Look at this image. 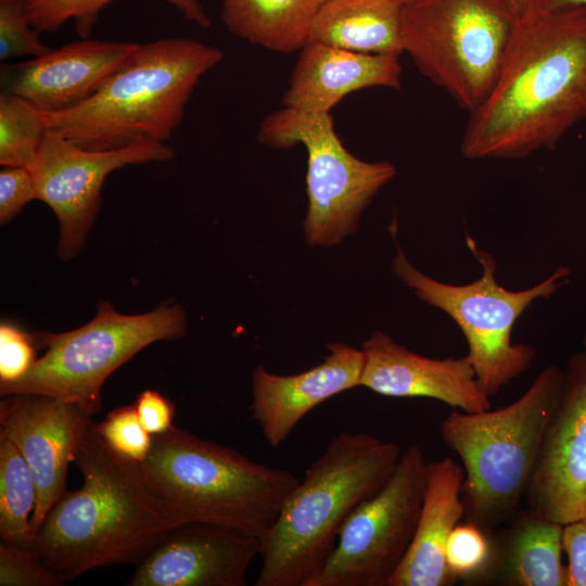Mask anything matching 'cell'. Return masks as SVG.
Returning <instances> with one entry per match:
<instances>
[{
  "instance_id": "obj_33",
  "label": "cell",
  "mask_w": 586,
  "mask_h": 586,
  "mask_svg": "<svg viewBox=\"0 0 586 586\" xmlns=\"http://www.w3.org/2000/svg\"><path fill=\"white\" fill-rule=\"evenodd\" d=\"M562 547L568 557L566 586H586V521L563 525Z\"/></svg>"
},
{
  "instance_id": "obj_9",
  "label": "cell",
  "mask_w": 586,
  "mask_h": 586,
  "mask_svg": "<svg viewBox=\"0 0 586 586\" xmlns=\"http://www.w3.org/2000/svg\"><path fill=\"white\" fill-rule=\"evenodd\" d=\"M467 244L483 269L481 278L471 283L455 285L430 278L399 247L392 269L422 302L443 310L458 324L476 379L491 397L530 369L536 355L532 346L512 343L515 321L534 301L551 296L570 270L560 266L530 289L509 291L496 281L495 259L479 250L472 238H467Z\"/></svg>"
},
{
  "instance_id": "obj_28",
  "label": "cell",
  "mask_w": 586,
  "mask_h": 586,
  "mask_svg": "<svg viewBox=\"0 0 586 586\" xmlns=\"http://www.w3.org/2000/svg\"><path fill=\"white\" fill-rule=\"evenodd\" d=\"M94 426L107 445L119 455L140 463L146 458L152 434L142 425L135 404L112 410Z\"/></svg>"
},
{
  "instance_id": "obj_4",
  "label": "cell",
  "mask_w": 586,
  "mask_h": 586,
  "mask_svg": "<svg viewBox=\"0 0 586 586\" xmlns=\"http://www.w3.org/2000/svg\"><path fill=\"white\" fill-rule=\"evenodd\" d=\"M224 52L189 38L140 44L85 102L44 113L47 129L90 150L168 139L200 79Z\"/></svg>"
},
{
  "instance_id": "obj_26",
  "label": "cell",
  "mask_w": 586,
  "mask_h": 586,
  "mask_svg": "<svg viewBox=\"0 0 586 586\" xmlns=\"http://www.w3.org/2000/svg\"><path fill=\"white\" fill-rule=\"evenodd\" d=\"M44 113L20 95L0 94V164L29 167L47 133Z\"/></svg>"
},
{
  "instance_id": "obj_29",
  "label": "cell",
  "mask_w": 586,
  "mask_h": 586,
  "mask_svg": "<svg viewBox=\"0 0 586 586\" xmlns=\"http://www.w3.org/2000/svg\"><path fill=\"white\" fill-rule=\"evenodd\" d=\"M26 17L24 0H0V59L41 56L51 51Z\"/></svg>"
},
{
  "instance_id": "obj_32",
  "label": "cell",
  "mask_w": 586,
  "mask_h": 586,
  "mask_svg": "<svg viewBox=\"0 0 586 586\" xmlns=\"http://www.w3.org/2000/svg\"><path fill=\"white\" fill-rule=\"evenodd\" d=\"M36 199V189L28 167H4L0 171V222L7 224Z\"/></svg>"
},
{
  "instance_id": "obj_10",
  "label": "cell",
  "mask_w": 586,
  "mask_h": 586,
  "mask_svg": "<svg viewBox=\"0 0 586 586\" xmlns=\"http://www.w3.org/2000/svg\"><path fill=\"white\" fill-rule=\"evenodd\" d=\"M257 140L275 149L296 144L306 149L304 233L309 245L331 246L355 232L362 211L396 174L391 162H367L353 155L339 138L331 113L283 106L262 120Z\"/></svg>"
},
{
  "instance_id": "obj_18",
  "label": "cell",
  "mask_w": 586,
  "mask_h": 586,
  "mask_svg": "<svg viewBox=\"0 0 586 586\" xmlns=\"http://www.w3.org/2000/svg\"><path fill=\"white\" fill-rule=\"evenodd\" d=\"M329 355L309 370L279 375L258 365L252 373V418L271 447H279L313 408L330 397L360 386L364 353L333 343Z\"/></svg>"
},
{
  "instance_id": "obj_7",
  "label": "cell",
  "mask_w": 586,
  "mask_h": 586,
  "mask_svg": "<svg viewBox=\"0 0 586 586\" xmlns=\"http://www.w3.org/2000/svg\"><path fill=\"white\" fill-rule=\"evenodd\" d=\"M517 17L509 0H403L402 50L470 114L498 75Z\"/></svg>"
},
{
  "instance_id": "obj_31",
  "label": "cell",
  "mask_w": 586,
  "mask_h": 586,
  "mask_svg": "<svg viewBox=\"0 0 586 586\" xmlns=\"http://www.w3.org/2000/svg\"><path fill=\"white\" fill-rule=\"evenodd\" d=\"M34 335L14 324L0 326V382H13L33 367L36 358Z\"/></svg>"
},
{
  "instance_id": "obj_2",
  "label": "cell",
  "mask_w": 586,
  "mask_h": 586,
  "mask_svg": "<svg viewBox=\"0 0 586 586\" xmlns=\"http://www.w3.org/2000/svg\"><path fill=\"white\" fill-rule=\"evenodd\" d=\"M75 463L82 486L62 495L28 547L65 584L93 569L139 565L170 528L141 463L113 450L93 421Z\"/></svg>"
},
{
  "instance_id": "obj_13",
  "label": "cell",
  "mask_w": 586,
  "mask_h": 586,
  "mask_svg": "<svg viewBox=\"0 0 586 586\" xmlns=\"http://www.w3.org/2000/svg\"><path fill=\"white\" fill-rule=\"evenodd\" d=\"M530 511L563 525L582 520L586 497V349L569 359L526 494Z\"/></svg>"
},
{
  "instance_id": "obj_3",
  "label": "cell",
  "mask_w": 586,
  "mask_h": 586,
  "mask_svg": "<svg viewBox=\"0 0 586 586\" xmlns=\"http://www.w3.org/2000/svg\"><path fill=\"white\" fill-rule=\"evenodd\" d=\"M400 455L398 444L366 432L334 436L260 539L255 585L313 586L348 515L384 486Z\"/></svg>"
},
{
  "instance_id": "obj_24",
  "label": "cell",
  "mask_w": 586,
  "mask_h": 586,
  "mask_svg": "<svg viewBox=\"0 0 586 586\" xmlns=\"http://www.w3.org/2000/svg\"><path fill=\"white\" fill-rule=\"evenodd\" d=\"M37 502L31 470L17 447L0 438V537L1 542L29 547L30 519Z\"/></svg>"
},
{
  "instance_id": "obj_16",
  "label": "cell",
  "mask_w": 586,
  "mask_h": 586,
  "mask_svg": "<svg viewBox=\"0 0 586 586\" xmlns=\"http://www.w3.org/2000/svg\"><path fill=\"white\" fill-rule=\"evenodd\" d=\"M139 46L82 38L29 61L2 66L3 92L25 98L44 113L75 107L119 69Z\"/></svg>"
},
{
  "instance_id": "obj_22",
  "label": "cell",
  "mask_w": 586,
  "mask_h": 586,
  "mask_svg": "<svg viewBox=\"0 0 586 586\" xmlns=\"http://www.w3.org/2000/svg\"><path fill=\"white\" fill-rule=\"evenodd\" d=\"M563 524L528 511L512 525L499 556L501 581L512 586H566Z\"/></svg>"
},
{
  "instance_id": "obj_34",
  "label": "cell",
  "mask_w": 586,
  "mask_h": 586,
  "mask_svg": "<svg viewBox=\"0 0 586 586\" xmlns=\"http://www.w3.org/2000/svg\"><path fill=\"white\" fill-rule=\"evenodd\" d=\"M136 409L144 429L150 434H160L174 424V404L157 391L145 390L136 400Z\"/></svg>"
},
{
  "instance_id": "obj_23",
  "label": "cell",
  "mask_w": 586,
  "mask_h": 586,
  "mask_svg": "<svg viewBox=\"0 0 586 586\" xmlns=\"http://www.w3.org/2000/svg\"><path fill=\"white\" fill-rule=\"evenodd\" d=\"M324 0H221L229 33L252 44L280 52L300 51L311 20Z\"/></svg>"
},
{
  "instance_id": "obj_27",
  "label": "cell",
  "mask_w": 586,
  "mask_h": 586,
  "mask_svg": "<svg viewBox=\"0 0 586 586\" xmlns=\"http://www.w3.org/2000/svg\"><path fill=\"white\" fill-rule=\"evenodd\" d=\"M445 559L456 579L469 581L484 575L494 559L486 530L470 521L457 524L448 537Z\"/></svg>"
},
{
  "instance_id": "obj_1",
  "label": "cell",
  "mask_w": 586,
  "mask_h": 586,
  "mask_svg": "<svg viewBox=\"0 0 586 586\" xmlns=\"http://www.w3.org/2000/svg\"><path fill=\"white\" fill-rule=\"evenodd\" d=\"M586 118V9L534 7L517 17L498 75L470 113L469 160L523 158L552 149Z\"/></svg>"
},
{
  "instance_id": "obj_25",
  "label": "cell",
  "mask_w": 586,
  "mask_h": 586,
  "mask_svg": "<svg viewBox=\"0 0 586 586\" xmlns=\"http://www.w3.org/2000/svg\"><path fill=\"white\" fill-rule=\"evenodd\" d=\"M114 0H24L30 25L39 33H54L73 20L78 35L88 38L99 13ZM182 16L202 28H209L211 18L200 0H163Z\"/></svg>"
},
{
  "instance_id": "obj_6",
  "label": "cell",
  "mask_w": 586,
  "mask_h": 586,
  "mask_svg": "<svg viewBox=\"0 0 586 586\" xmlns=\"http://www.w3.org/2000/svg\"><path fill=\"white\" fill-rule=\"evenodd\" d=\"M563 379L557 365L548 366L508 406L474 413L453 409L442 421L441 436L462 462L467 521L491 530L514 512L530 485Z\"/></svg>"
},
{
  "instance_id": "obj_21",
  "label": "cell",
  "mask_w": 586,
  "mask_h": 586,
  "mask_svg": "<svg viewBox=\"0 0 586 586\" xmlns=\"http://www.w3.org/2000/svg\"><path fill=\"white\" fill-rule=\"evenodd\" d=\"M399 14L398 0H324L311 20L306 43L399 56Z\"/></svg>"
},
{
  "instance_id": "obj_30",
  "label": "cell",
  "mask_w": 586,
  "mask_h": 586,
  "mask_svg": "<svg viewBox=\"0 0 586 586\" xmlns=\"http://www.w3.org/2000/svg\"><path fill=\"white\" fill-rule=\"evenodd\" d=\"M1 586H61L65 583L27 547L0 544Z\"/></svg>"
},
{
  "instance_id": "obj_12",
  "label": "cell",
  "mask_w": 586,
  "mask_h": 586,
  "mask_svg": "<svg viewBox=\"0 0 586 586\" xmlns=\"http://www.w3.org/2000/svg\"><path fill=\"white\" fill-rule=\"evenodd\" d=\"M174 154L170 146L156 141L90 150L47 131L28 168L36 199L50 206L59 220V256L69 259L82 249L100 209L103 182L112 171L132 164L166 162Z\"/></svg>"
},
{
  "instance_id": "obj_5",
  "label": "cell",
  "mask_w": 586,
  "mask_h": 586,
  "mask_svg": "<svg viewBox=\"0 0 586 586\" xmlns=\"http://www.w3.org/2000/svg\"><path fill=\"white\" fill-rule=\"evenodd\" d=\"M170 527L206 523L262 539L300 477L173 425L141 462Z\"/></svg>"
},
{
  "instance_id": "obj_8",
  "label": "cell",
  "mask_w": 586,
  "mask_h": 586,
  "mask_svg": "<svg viewBox=\"0 0 586 586\" xmlns=\"http://www.w3.org/2000/svg\"><path fill=\"white\" fill-rule=\"evenodd\" d=\"M186 323L184 310L177 303L164 302L151 311L125 315L101 302L85 326L34 335L44 354L18 380L0 382V393L52 396L79 405L92 417L101 409L105 380L145 346L181 337Z\"/></svg>"
},
{
  "instance_id": "obj_19",
  "label": "cell",
  "mask_w": 586,
  "mask_h": 586,
  "mask_svg": "<svg viewBox=\"0 0 586 586\" xmlns=\"http://www.w3.org/2000/svg\"><path fill=\"white\" fill-rule=\"evenodd\" d=\"M400 84L399 56L307 42L300 50L281 103L306 113L326 114L352 92L372 87L399 90Z\"/></svg>"
},
{
  "instance_id": "obj_37",
  "label": "cell",
  "mask_w": 586,
  "mask_h": 586,
  "mask_svg": "<svg viewBox=\"0 0 586 586\" xmlns=\"http://www.w3.org/2000/svg\"><path fill=\"white\" fill-rule=\"evenodd\" d=\"M583 520L586 521V497H585V506H584V517Z\"/></svg>"
},
{
  "instance_id": "obj_11",
  "label": "cell",
  "mask_w": 586,
  "mask_h": 586,
  "mask_svg": "<svg viewBox=\"0 0 586 586\" xmlns=\"http://www.w3.org/2000/svg\"><path fill=\"white\" fill-rule=\"evenodd\" d=\"M426 464L419 445L402 451L384 486L344 522L313 586H388L416 534Z\"/></svg>"
},
{
  "instance_id": "obj_35",
  "label": "cell",
  "mask_w": 586,
  "mask_h": 586,
  "mask_svg": "<svg viewBox=\"0 0 586 586\" xmlns=\"http://www.w3.org/2000/svg\"><path fill=\"white\" fill-rule=\"evenodd\" d=\"M563 5H581L586 9V0H537L535 7L557 8Z\"/></svg>"
},
{
  "instance_id": "obj_17",
  "label": "cell",
  "mask_w": 586,
  "mask_h": 586,
  "mask_svg": "<svg viewBox=\"0 0 586 586\" xmlns=\"http://www.w3.org/2000/svg\"><path fill=\"white\" fill-rule=\"evenodd\" d=\"M360 385L390 397H428L463 412L491 409L468 355L436 359L410 352L383 332L362 344Z\"/></svg>"
},
{
  "instance_id": "obj_15",
  "label": "cell",
  "mask_w": 586,
  "mask_h": 586,
  "mask_svg": "<svg viewBox=\"0 0 586 586\" xmlns=\"http://www.w3.org/2000/svg\"><path fill=\"white\" fill-rule=\"evenodd\" d=\"M260 539L206 523L168 530L136 566L128 586H244Z\"/></svg>"
},
{
  "instance_id": "obj_36",
  "label": "cell",
  "mask_w": 586,
  "mask_h": 586,
  "mask_svg": "<svg viewBox=\"0 0 586 586\" xmlns=\"http://www.w3.org/2000/svg\"><path fill=\"white\" fill-rule=\"evenodd\" d=\"M517 16L525 13L536 5L537 0H509Z\"/></svg>"
},
{
  "instance_id": "obj_38",
  "label": "cell",
  "mask_w": 586,
  "mask_h": 586,
  "mask_svg": "<svg viewBox=\"0 0 586 586\" xmlns=\"http://www.w3.org/2000/svg\"><path fill=\"white\" fill-rule=\"evenodd\" d=\"M583 343H584V346H585V349H586V336L584 337Z\"/></svg>"
},
{
  "instance_id": "obj_39",
  "label": "cell",
  "mask_w": 586,
  "mask_h": 586,
  "mask_svg": "<svg viewBox=\"0 0 586 586\" xmlns=\"http://www.w3.org/2000/svg\"><path fill=\"white\" fill-rule=\"evenodd\" d=\"M398 1H403V0H398Z\"/></svg>"
},
{
  "instance_id": "obj_20",
  "label": "cell",
  "mask_w": 586,
  "mask_h": 586,
  "mask_svg": "<svg viewBox=\"0 0 586 586\" xmlns=\"http://www.w3.org/2000/svg\"><path fill=\"white\" fill-rule=\"evenodd\" d=\"M463 468L450 457L426 464V482L412 543L388 586H447L457 581L449 572L445 548L464 515Z\"/></svg>"
},
{
  "instance_id": "obj_14",
  "label": "cell",
  "mask_w": 586,
  "mask_h": 586,
  "mask_svg": "<svg viewBox=\"0 0 586 586\" xmlns=\"http://www.w3.org/2000/svg\"><path fill=\"white\" fill-rule=\"evenodd\" d=\"M92 421L79 405L41 394L5 395L0 403V438L11 441L28 463L37 487L31 536L66 492L68 464ZM31 537V539H33Z\"/></svg>"
}]
</instances>
